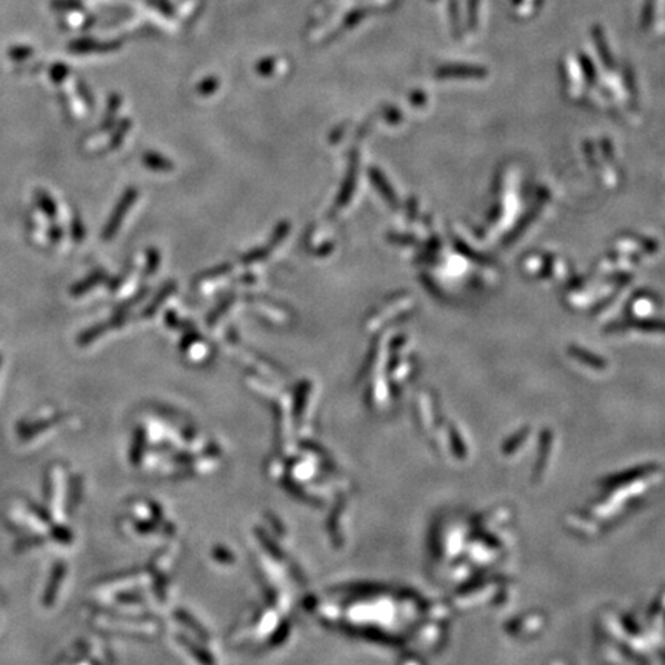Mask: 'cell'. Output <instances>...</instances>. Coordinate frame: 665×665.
I'll return each mask as SVG.
<instances>
[{
  "label": "cell",
  "instance_id": "1",
  "mask_svg": "<svg viewBox=\"0 0 665 665\" xmlns=\"http://www.w3.org/2000/svg\"><path fill=\"white\" fill-rule=\"evenodd\" d=\"M4 519L14 534L16 551L53 546L62 548L73 541L66 525L57 524L47 508H40L27 498L14 496L8 500Z\"/></svg>",
  "mask_w": 665,
  "mask_h": 665
},
{
  "label": "cell",
  "instance_id": "2",
  "mask_svg": "<svg viewBox=\"0 0 665 665\" xmlns=\"http://www.w3.org/2000/svg\"><path fill=\"white\" fill-rule=\"evenodd\" d=\"M68 483H70V476L64 464L59 462L48 467L45 478V508L60 525H65L68 519Z\"/></svg>",
  "mask_w": 665,
  "mask_h": 665
},
{
  "label": "cell",
  "instance_id": "3",
  "mask_svg": "<svg viewBox=\"0 0 665 665\" xmlns=\"http://www.w3.org/2000/svg\"><path fill=\"white\" fill-rule=\"evenodd\" d=\"M65 564L62 563H56L53 565V570L48 576V582L45 585V590H43L42 596V606L45 608H53L57 606L60 594H62V587L65 581Z\"/></svg>",
  "mask_w": 665,
  "mask_h": 665
}]
</instances>
